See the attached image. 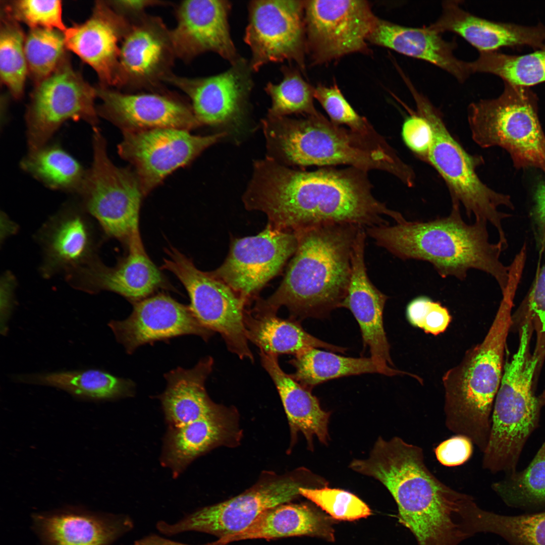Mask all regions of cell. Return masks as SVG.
Returning a JSON list of instances; mask_svg holds the SVG:
<instances>
[{"mask_svg":"<svg viewBox=\"0 0 545 545\" xmlns=\"http://www.w3.org/2000/svg\"><path fill=\"white\" fill-rule=\"evenodd\" d=\"M506 474L492 489L507 506L529 513L545 511V440L527 467Z\"/></svg>","mask_w":545,"mask_h":545,"instance_id":"38","label":"cell"},{"mask_svg":"<svg viewBox=\"0 0 545 545\" xmlns=\"http://www.w3.org/2000/svg\"><path fill=\"white\" fill-rule=\"evenodd\" d=\"M401 135L408 149L425 162L433 139L432 131L428 121L417 112H412L403 123Z\"/></svg>","mask_w":545,"mask_h":545,"instance_id":"48","label":"cell"},{"mask_svg":"<svg viewBox=\"0 0 545 545\" xmlns=\"http://www.w3.org/2000/svg\"><path fill=\"white\" fill-rule=\"evenodd\" d=\"M119 14L129 19L145 13L148 7L170 5V2L153 0H124L108 1Z\"/></svg>","mask_w":545,"mask_h":545,"instance_id":"52","label":"cell"},{"mask_svg":"<svg viewBox=\"0 0 545 545\" xmlns=\"http://www.w3.org/2000/svg\"><path fill=\"white\" fill-rule=\"evenodd\" d=\"M213 365V359L208 356L192 368L178 367L165 375L167 386L160 400L170 428L195 421L222 407L210 399L205 388Z\"/></svg>","mask_w":545,"mask_h":545,"instance_id":"31","label":"cell"},{"mask_svg":"<svg viewBox=\"0 0 545 545\" xmlns=\"http://www.w3.org/2000/svg\"><path fill=\"white\" fill-rule=\"evenodd\" d=\"M406 316L412 325L434 336L443 333L451 320L446 307L426 296L418 297L408 303Z\"/></svg>","mask_w":545,"mask_h":545,"instance_id":"47","label":"cell"},{"mask_svg":"<svg viewBox=\"0 0 545 545\" xmlns=\"http://www.w3.org/2000/svg\"><path fill=\"white\" fill-rule=\"evenodd\" d=\"M377 18L366 1H305L306 52L312 64L369 53L368 38Z\"/></svg>","mask_w":545,"mask_h":545,"instance_id":"13","label":"cell"},{"mask_svg":"<svg viewBox=\"0 0 545 545\" xmlns=\"http://www.w3.org/2000/svg\"><path fill=\"white\" fill-rule=\"evenodd\" d=\"M470 521L474 534H496L509 545H545V511L505 515L478 506L471 512Z\"/></svg>","mask_w":545,"mask_h":545,"instance_id":"39","label":"cell"},{"mask_svg":"<svg viewBox=\"0 0 545 545\" xmlns=\"http://www.w3.org/2000/svg\"><path fill=\"white\" fill-rule=\"evenodd\" d=\"M504 83L498 97L468 105L472 138L480 147L506 150L517 169L534 168L545 174V135L537 95L530 87Z\"/></svg>","mask_w":545,"mask_h":545,"instance_id":"8","label":"cell"},{"mask_svg":"<svg viewBox=\"0 0 545 545\" xmlns=\"http://www.w3.org/2000/svg\"><path fill=\"white\" fill-rule=\"evenodd\" d=\"M525 303L528 315L537 319L541 338H545V264L537 271Z\"/></svg>","mask_w":545,"mask_h":545,"instance_id":"50","label":"cell"},{"mask_svg":"<svg viewBox=\"0 0 545 545\" xmlns=\"http://www.w3.org/2000/svg\"><path fill=\"white\" fill-rule=\"evenodd\" d=\"M416 112L429 123L433 139L426 162L431 165L445 182L452 201L465 208L467 215L475 221L489 222L497 229L499 242L508 246L502 222L510 215L500 211V206L513 209L508 195L500 193L485 185L477 175V168L483 160L479 155L468 153L448 129L439 110L416 89L410 92Z\"/></svg>","mask_w":545,"mask_h":545,"instance_id":"9","label":"cell"},{"mask_svg":"<svg viewBox=\"0 0 545 545\" xmlns=\"http://www.w3.org/2000/svg\"><path fill=\"white\" fill-rule=\"evenodd\" d=\"M534 204L532 210L533 221L535 228L537 240L541 250H545V180L540 181L536 186L533 196Z\"/></svg>","mask_w":545,"mask_h":545,"instance_id":"51","label":"cell"},{"mask_svg":"<svg viewBox=\"0 0 545 545\" xmlns=\"http://www.w3.org/2000/svg\"><path fill=\"white\" fill-rule=\"evenodd\" d=\"M25 37L19 22L1 9L0 75L13 96L23 94L28 69L24 53Z\"/></svg>","mask_w":545,"mask_h":545,"instance_id":"41","label":"cell"},{"mask_svg":"<svg viewBox=\"0 0 545 545\" xmlns=\"http://www.w3.org/2000/svg\"><path fill=\"white\" fill-rule=\"evenodd\" d=\"M366 237L365 230L360 228L353 248L350 280L341 307L349 309L357 320L364 346L369 348L370 357L382 374L409 375V372L392 367L390 346L383 321L388 297L372 284L368 276L364 258Z\"/></svg>","mask_w":545,"mask_h":545,"instance_id":"22","label":"cell"},{"mask_svg":"<svg viewBox=\"0 0 545 545\" xmlns=\"http://www.w3.org/2000/svg\"><path fill=\"white\" fill-rule=\"evenodd\" d=\"M34 522L44 545H110L133 525L125 515L72 509L37 515Z\"/></svg>","mask_w":545,"mask_h":545,"instance_id":"29","label":"cell"},{"mask_svg":"<svg viewBox=\"0 0 545 545\" xmlns=\"http://www.w3.org/2000/svg\"><path fill=\"white\" fill-rule=\"evenodd\" d=\"M250 63L241 58L227 71L205 77L169 76L166 83L178 88L190 99L201 125L226 126L243 118L253 86Z\"/></svg>","mask_w":545,"mask_h":545,"instance_id":"20","label":"cell"},{"mask_svg":"<svg viewBox=\"0 0 545 545\" xmlns=\"http://www.w3.org/2000/svg\"><path fill=\"white\" fill-rule=\"evenodd\" d=\"M368 42L428 62L463 83L472 74L469 62L458 59L455 42L445 40L427 27H410L377 18Z\"/></svg>","mask_w":545,"mask_h":545,"instance_id":"28","label":"cell"},{"mask_svg":"<svg viewBox=\"0 0 545 545\" xmlns=\"http://www.w3.org/2000/svg\"><path fill=\"white\" fill-rule=\"evenodd\" d=\"M349 467L382 482L394 499L400 521L418 545H458L471 537L464 516L473 499L440 480L427 467L422 448L395 437H379L367 459Z\"/></svg>","mask_w":545,"mask_h":545,"instance_id":"2","label":"cell"},{"mask_svg":"<svg viewBox=\"0 0 545 545\" xmlns=\"http://www.w3.org/2000/svg\"><path fill=\"white\" fill-rule=\"evenodd\" d=\"M96 89L76 71L67 58L36 85L25 114L28 151L48 144L67 120H82L97 127Z\"/></svg>","mask_w":545,"mask_h":545,"instance_id":"12","label":"cell"},{"mask_svg":"<svg viewBox=\"0 0 545 545\" xmlns=\"http://www.w3.org/2000/svg\"><path fill=\"white\" fill-rule=\"evenodd\" d=\"M304 535L330 540L334 538L333 528L326 517L307 505L286 503L265 510L244 530L206 545H226L245 539Z\"/></svg>","mask_w":545,"mask_h":545,"instance_id":"32","label":"cell"},{"mask_svg":"<svg viewBox=\"0 0 545 545\" xmlns=\"http://www.w3.org/2000/svg\"><path fill=\"white\" fill-rule=\"evenodd\" d=\"M108 325L128 353L156 341L192 334L206 341L214 334L199 322L189 306L163 294L134 302L127 318L113 320Z\"/></svg>","mask_w":545,"mask_h":545,"instance_id":"23","label":"cell"},{"mask_svg":"<svg viewBox=\"0 0 545 545\" xmlns=\"http://www.w3.org/2000/svg\"><path fill=\"white\" fill-rule=\"evenodd\" d=\"M302 486L294 475L268 476L237 496L199 509L173 524L159 521L156 527L167 535L188 531L219 538L232 535L246 529L265 510L300 496Z\"/></svg>","mask_w":545,"mask_h":545,"instance_id":"14","label":"cell"},{"mask_svg":"<svg viewBox=\"0 0 545 545\" xmlns=\"http://www.w3.org/2000/svg\"><path fill=\"white\" fill-rule=\"evenodd\" d=\"M305 1H253L248 5L249 21L244 41L252 58L250 66L257 72L269 63L295 62L305 70L306 52Z\"/></svg>","mask_w":545,"mask_h":545,"instance_id":"16","label":"cell"},{"mask_svg":"<svg viewBox=\"0 0 545 545\" xmlns=\"http://www.w3.org/2000/svg\"><path fill=\"white\" fill-rule=\"evenodd\" d=\"M367 172L353 167L293 169L267 156L255 161L242 197L245 207L265 214L269 224L297 232L320 224L364 228L388 225L401 216L372 193Z\"/></svg>","mask_w":545,"mask_h":545,"instance_id":"1","label":"cell"},{"mask_svg":"<svg viewBox=\"0 0 545 545\" xmlns=\"http://www.w3.org/2000/svg\"><path fill=\"white\" fill-rule=\"evenodd\" d=\"M234 408L214 413L182 426L170 428L164 452L165 464L178 474L195 458L220 445L235 444L240 432Z\"/></svg>","mask_w":545,"mask_h":545,"instance_id":"30","label":"cell"},{"mask_svg":"<svg viewBox=\"0 0 545 545\" xmlns=\"http://www.w3.org/2000/svg\"><path fill=\"white\" fill-rule=\"evenodd\" d=\"M297 245L294 232L268 224L255 236L234 240L223 263L208 273L227 285L246 303L279 272Z\"/></svg>","mask_w":545,"mask_h":545,"instance_id":"17","label":"cell"},{"mask_svg":"<svg viewBox=\"0 0 545 545\" xmlns=\"http://www.w3.org/2000/svg\"><path fill=\"white\" fill-rule=\"evenodd\" d=\"M516 290L507 289L482 341L468 349L444 374L447 427L469 438L483 453L489 439L495 400L502 378L507 336Z\"/></svg>","mask_w":545,"mask_h":545,"instance_id":"6","label":"cell"},{"mask_svg":"<svg viewBox=\"0 0 545 545\" xmlns=\"http://www.w3.org/2000/svg\"><path fill=\"white\" fill-rule=\"evenodd\" d=\"M187 545H190V544H187Z\"/></svg>","mask_w":545,"mask_h":545,"instance_id":"55","label":"cell"},{"mask_svg":"<svg viewBox=\"0 0 545 545\" xmlns=\"http://www.w3.org/2000/svg\"><path fill=\"white\" fill-rule=\"evenodd\" d=\"M120 45V85L125 92L159 91L176 58L171 30L159 17L146 13L128 19Z\"/></svg>","mask_w":545,"mask_h":545,"instance_id":"18","label":"cell"},{"mask_svg":"<svg viewBox=\"0 0 545 545\" xmlns=\"http://www.w3.org/2000/svg\"><path fill=\"white\" fill-rule=\"evenodd\" d=\"M19 379L54 387L77 396L93 399L129 395L134 389V384L130 380L93 369L24 375Z\"/></svg>","mask_w":545,"mask_h":545,"instance_id":"37","label":"cell"},{"mask_svg":"<svg viewBox=\"0 0 545 545\" xmlns=\"http://www.w3.org/2000/svg\"><path fill=\"white\" fill-rule=\"evenodd\" d=\"M473 444L467 437L456 434L439 444L434 453L439 463L447 467L464 464L472 456Z\"/></svg>","mask_w":545,"mask_h":545,"instance_id":"49","label":"cell"},{"mask_svg":"<svg viewBox=\"0 0 545 545\" xmlns=\"http://www.w3.org/2000/svg\"><path fill=\"white\" fill-rule=\"evenodd\" d=\"M452 204L447 216L427 222L405 219L394 226L367 227L366 234L400 259L429 262L443 278L453 276L463 280L472 268L485 272L494 278L503 292L511 269L510 265L500 260L505 249L499 242L489 241L487 222L466 224L461 216L460 204Z\"/></svg>","mask_w":545,"mask_h":545,"instance_id":"4","label":"cell"},{"mask_svg":"<svg viewBox=\"0 0 545 545\" xmlns=\"http://www.w3.org/2000/svg\"><path fill=\"white\" fill-rule=\"evenodd\" d=\"M289 361L295 369L291 376L311 390L315 386L335 378L382 372L370 357L353 358L311 348Z\"/></svg>","mask_w":545,"mask_h":545,"instance_id":"35","label":"cell"},{"mask_svg":"<svg viewBox=\"0 0 545 545\" xmlns=\"http://www.w3.org/2000/svg\"><path fill=\"white\" fill-rule=\"evenodd\" d=\"M232 4L223 0H189L176 7L177 24L171 38L177 58L188 62L208 52L231 65L240 57L230 34L228 18Z\"/></svg>","mask_w":545,"mask_h":545,"instance_id":"21","label":"cell"},{"mask_svg":"<svg viewBox=\"0 0 545 545\" xmlns=\"http://www.w3.org/2000/svg\"><path fill=\"white\" fill-rule=\"evenodd\" d=\"M300 496L317 505L333 518L352 521L371 514L369 507L355 495L344 490L324 487L320 489L302 486Z\"/></svg>","mask_w":545,"mask_h":545,"instance_id":"44","label":"cell"},{"mask_svg":"<svg viewBox=\"0 0 545 545\" xmlns=\"http://www.w3.org/2000/svg\"><path fill=\"white\" fill-rule=\"evenodd\" d=\"M263 368L273 380L282 401L291 428L292 436L301 432L312 448L315 435L320 442L328 441L330 412L323 410L318 400L311 391L295 380L281 368L278 355L260 351Z\"/></svg>","mask_w":545,"mask_h":545,"instance_id":"33","label":"cell"},{"mask_svg":"<svg viewBox=\"0 0 545 545\" xmlns=\"http://www.w3.org/2000/svg\"><path fill=\"white\" fill-rule=\"evenodd\" d=\"M460 3L444 1L440 16L429 28L440 34L455 33L479 52L497 51L503 47L527 46L535 50L545 46V25L528 26L487 20L466 11Z\"/></svg>","mask_w":545,"mask_h":545,"instance_id":"27","label":"cell"},{"mask_svg":"<svg viewBox=\"0 0 545 545\" xmlns=\"http://www.w3.org/2000/svg\"><path fill=\"white\" fill-rule=\"evenodd\" d=\"M96 107L98 116L124 132L172 128L190 131L201 124L191 104L167 89L159 91L125 92L99 86Z\"/></svg>","mask_w":545,"mask_h":545,"instance_id":"19","label":"cell"},{"mask_svg":"<svg viewBox=\"0 0 545 545\" xmlns=\"http://www.w3.org/2000/svg\"><path fill=\"white\" fill-rule=\"evenodd\" d=\"M281 71L282 80L278 84L269 82L264 88L271 100L267 115L286 117L301 114L305 117L319 113L313 104L314 87L303 78L298 70L284 66Z\"/></svg>","mask_w":545,"mask_h":545,"instance_id":"42","label":"cell"},{"mask_svg":"<svg viewBox=\"0 0 545 545\" xmlns=\"http://www.w3.org/2000/svg\"><path fill=\"white\" fill-rule=\"evenodd\" d=\"M82 204H68L42 227L38 239L43 251L45 278L66 273L97 259L93 223Z\"/></svg>","mask_w":545,"mask_h":545,"instance_id":"26","label":"cell"},{"mask_svg":"<svg viewBox=\"0 0 545 545\" xmlns=\"http://www.w3.org/2000/svg\"><path fill=\"white\" fill-rule=\"evenodd\" d=\"M128 252L113 267L97 258L66 274L73 287L90 293L110 291L134 302L146 298L165 284L162 274L144 249L139 232L127 242Z\"/></svg>","mask_w":545,"mask_h":545,"instance_id":"25","label":"cell"},{"mask_svg":"<svg viewBox=\"0 0 545 545\" xmlns=\"http://www.w3.org/2000/svg\"><path fill=\"white\" fill-rule=\"evenodd\" d=\"M166 252L168 258L162 268L172 272L183 284L196 318L206 328L219 333L230 351L253 362L244 325L245 302L225 283L197 268L177 249L171 247Z\"/></svg>","mask_w":545,"mask_h":545,"instance_id":"11","label":"cell"},{"mask_svg":"<svg viewBox=\"0 0 545 545\" xmlns=\"http://www.w3.org/2000/svg\"><path fill=\"white\" fill-rule=\"evenodd\" d=\"M261 123L268 156L278 162L302 168L346 165L389 173L406 186L415 181L412 168L379 133L362 134L334 123L319 112L299 119L267 115Z\"/></svg>","mask_w":545,"mask_h":545,"instance_id":"5","label":"cell"},{"mask_svg":"<svg viewBox=\"0 0 545 545\" xmlns=\"http://www.w3.org/2000/svg\"><path fill=\"white\" fill-rule=\"evenodd\" d=\"M128 23L108 1H97L88 20L64 32L66 48L93 68L101 87H119L120 45Z\"/></svg>","mask_w":545,"mask_h":545,"instance_id":"24","label":"cell"},{"mask_svg":"<svg viewBox=\"0 0 545 545\" xmlns=\"http://www.w3.org/2000/svg\"><path fill=\"white\" fill-rule=\"evenodd\" d=\"M16 285V279L10 271H7L2 275L0 281L1 308L4 319L8 316L13 307Z\"/></svg>","mask_w":545,"mask_h":545,"instance_id":"53","label":"cell"},{"mask_svg":"<svg viewBox=\"0 0 545 545\" xmlns=\"http://www.w3.org/2000/svg\"><path fill=\"white\" fill-rule=\"evenodd\" d=\"M469 64L472 74H492L515 85L530 87L545 82V46L522 55L480 52Z\"/></svg>","mask_w":545,"mask_h":545,"instance_id":"40","label":"cell"},{"mask_svg":"<svg viewBox=\"0 0 545 545\" xmlns=\"http://www.w3.org/2000/svg\"><path fill=\"white\" fill-rule=\"evenodd\" d=\"M18 230L17 224L10 220L4 212L1 214V243L8 237L15 234Z\"/></svg>","mask_w":545,"mask_h":545,"instance_id":"54","label":"cell"},{"mask_svg":"<svg viewBox=\"0 0 545 545\" xmlns=\"http://www.w3.org/2000/svg\"><path fill=\"white\" fill-rule=\"evenodd\" d=\"M314 98L334 123L366 135L378 134L364 117L356 112L336 84L330 87L317 85L314 87Z\"/></svg>","mask_w":545,"mask_h":545,"instance_id":"46","label":"cell"},{"mask_svg":"<svg viewBox=\"0 0 545 545\" xmlns=\"http://www.w3.org/2000/svg\"><path fill=\"white\" fill-rule=\"evenodd\" d=\"M24 48L28 73L37 85L66 58L64 32L44 28L31 29L25 37Z\"/></svg>","mask_w":545,"mask_h":545,"instance_id":"43","label":"cell"},{"mask_svg":"<svg viewBox=\"0 0 545 545\" xmlns=\"http://www.w3.org/2000/svg\"><path fill=\"white\" fill-rule=\"evenodd\" d=\"M361 227L346 223L316 225L297 232V249L281 284L254 308L277 313L287 307L290 317L323 318L341 307L352 269L353 245Z\"/></svg>","mask_w":545,"mask_h":545,"instance_id":"3","label":"cell"},{"mask_svg":"<svg viewBox=\"0 0 545 545\" xmlns=\"http://www.w3.org/2000/svg\"><path fill=\"white\" fill-rule=\"evenodd\" d=\"M123 134L118 153L132 166L145 196L168 175L190 164L227 133L199 136L187 130L165 128Z\"/></svg>","mask_w":545,"mask_h":545,"instance_id":"15","label":"cell"},{"mask_svg":"<svg viewBox=\"0 0 545 545\" xmlns=\"http://www.w3.org/2000/svg\"><path fill=\"white\" fill-rule=\"evenodd\" d=\"M2 8L18 22L31 29L44 28L65 32L67 29L62 19V2L18 0L5 2Z\"/></svg>","mask_w":545,"mask_h":545,"instance_id":"45","label":"cell"},{"mask_svg":"<svg viewBox=\"0 0 545 545\" xmlns=\"http://www.w3.org/2000/svg\"><path fill=\"white\" fill-rule=\"evenodd\" d=\"M528 323L521 328L519 344L506 363L494 402L492 426L483 453L482 467L493 473L516 470L522 450L538 427L545 399L535 396L532 388L539 356L529 351Z\"/></svg>","mask_w":545,"mask_h":545,"instance_id":"7","label":"cell"},{"mask_svg":"<svg viewBox=\"0 0 545 545\" xmlns=\"http://www.w3.org/2000/svg\"><path fill=\"white\" fill-rule=\"evenodd\" d=\"M21 168L48 188L78 194L86 174L80 162L57 144L46 145L28 153Z\"/></svg>","mask_w":545,"mask_h":545,"instance_id":"36","label":"cell"},{"mask_svg":"<svg viewBox=\"0 0 545 545\" xmlns=\"http://www.w3.org/2000/svg\"><path fill=\"white\" fill-rule=\"evenodd\" d=\"M92 151L91 166L78 193L81 204L107 235L127 243L139 232L144 196L139 181L133 170L118 167L111 161L98 128L93 129Z\"/></svg>","mask_w":545,"mask_h":545,"instance_id":"10","label":"cell"},{"mask_svg":"<svg viewBox=\"0 0 545 545\" xmlns=\"http://www.w3.org/2000/svg\"><path fill=\"white\" fill-rule=\"evenodd\" d=\"M244 321L248 340L266 353L294 356L311 348L344 353L346 349L324 342L308 333L299 321L283 319L276 313L245 310Z\"/></svg>","mask_w":545,"mask_h":545,"instance_id":"34","label":"cell"}]
</instances>
